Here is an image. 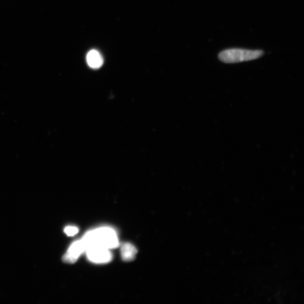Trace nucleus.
I'll use <instances>...</instances> for the list:
<instances>
[{
    "instance_id": "obj_4",
    "label": "nucleus",
    "mask_w": 304,
    "mask_h": 304,
    "mask_svg": "<svg viewBox=\"0 0 304 304\" xmlns=\"http://www.w3.org/2000/svg\"><path fill=\"white\" fill-rule=\"evenodd\" d=\"M85 251L86 247L82 240L77 241L69 247L63 260L65 263L71 264L75 263L79 256Z\"/></svg>"
},
{
    "instance_id": "obj_3",
    "label": "nucleus",
    "mask_w": 304,
    "mask_h": 304,
    "mask_svg": "<svg viewBox=\"0 0 304 304\" xmlns=\"http://www.w3.org/2000/svg\"><path fill=\"white\" fill-rule=\"evenodd\" d=\"M110 250L100 247H92L86 250L88 260L96 264H105L110 262L112 255Z\"/></svg>"
},
{
    "instance_id": "obj_7",
    "label": "nucleus",
    "mask_w": 304,
    "mask_h": 304,
    "mask_svg": "<svg viewBox=\"0 0 304 304\" xmlns=\"http://www.w3.org/2000/svg\"><path fill=\"white\" fill-rule=\"evenodd\" d=\"M64 232L68 236L76 235L78 232V229L75 227H68L65 229Z\"/></svg>"
},
{
    "instance_id": "obj_1",
    "label": "nucleus",
    "mask_w": 304,
    "mask_h": 304,
    "mask_svg": "<svg viewBox=\"0 0 304 304\" xmlns=\"http://www.w3.org/2000/svg\"><path fill=\"white\" fill-rule=\"evenodd\" d=\"M86 250L92 247H100L111 250L119 246L118 235L113 229L102 227L88 232L82 238Z\"/></svg>"
},
{
    "instance_id": "obj_6",
    "label": "nucleus",
    "mask_w": 304,
    "mask_h": 304,
    "mask_svg": "<svg viewBox=\"0 0 304 304\" xmlns=\"http://www.w3.org/2000/svg\"><path fill=\"white\" fill-rule=\"evenodd\" d=\"M86 59L88 65L93 69L100 68L104 63L102 55L95 50H91L88 52Z\"/></svg>"
},
{
    "instance_id": "obj_5",
    "label": "nucleus",
    "mask_w": 304,
    "mask_h": 304,
    "mask_svg": "<svg viewBox=\"0 0 304 304\" xmlns=\"http://www.w3.org/2000/svg\"><path fill=\"white\" fill-rule=\"evenodd\" d=\"M138 251L134 245L130 243H125L121 246L122 259L125 261L133 260L137 254Z\"/></svg>"
},
{
    "instance_id": "obj_2",
    "label": "nucleus",
    "mask_w": 304,
    "mask_h": 304,
    "mask_svg": "<svg viewBox=\"0 0 304 304\" xmlns=\"http://www.w3.org/2000/svg\"><path fill=\"white\" fill-rule=\"evenodd\" d=\"M263 54V51L259 50L230 49L222 51L219 59L224 63H236L258 59Z\"/></svg>"
}]
</instances>
